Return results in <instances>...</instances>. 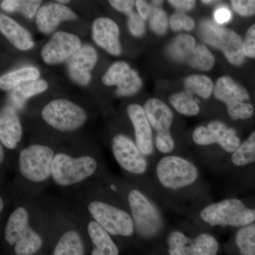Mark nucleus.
<instances>
[{
  "label": "nucleus",
  "mask_w": 255,
  "mask_h": 255,
  "mask_svg": "<svg viewBox=\"0 0 255 255\" xmlns=\"http://www.w3.org/2000/svg\"><path fill=\"white\" fill-rule=\"evenodd\" d=\"M82 48L80 38L65 31L55 32L41 50V57L48 65H57L70 59Z\"/></svg>",
  "instance_id": "obj_16"
},
{
  "label": "nucleus",
  "mask_w": 255,
  "mask_h": 255,
  "mask_svg": "<svg viewBox=\"0 0 255 255\" xmlns=\"http://www.w3.org/2000/svg\"><path fill=\"white\" fill-rule=\"evenodd\" d=\"M191 140L199 147L218 146L230 157L242 142L236 129L220 121H212L206 126L196 127L191 134Z\"/></svg>",
  "instance_id": "obj_13"
},
{
  "label": "nucleus",
  "mask_w": 255,
  "mask_h": 255,
  "mask_svg": "<svg viewBox=\"0 0 255 255\" xmlns=\"http://www.w3.org/2000/svg\"><path fill=\"white\" fill-rule=\"evenodd\" d=\"M218 176L228 195L255 194V130L241 142Z\"/></svg>",
  "instance_id": "obj_3"
},
{
  "label": "nucleus",
  "mask_w": 255,
  "mask_h": 255,
  "mask_svg": "<svg viewBox=\"0 0 255 255\" xmlns=\"http://www.w3.org/2000/svg\"><path fill=\"white\" fill-rule=\"evenodd\" d=\"M98 55L93 47L85 46L68 60V73L75 83L85 86L92 79L91 72L95 68Z\"/></svg>",
  "instance_id": "obj_17"
},
{
  "label": "nucleus",
  "mask_w": 255,
  "mask_h": 255,
  "mask_svg": "<svg viewBox=\"0 0 255 255\" xmlns=\"http://www.w3.org/2000/svg\"><path fill=\"white\" fill-rule=\"evenodd\" d=\"M112 152L117 163L127 173L142 177L147 174L148 163L135 142L124 134H117L112 141Z\"/></svg>",
  "instance_id": "obj_15"
},
{
  "label": "nucleus",
  "mask_w": 255,
  "mask_h": 255,
  "mask_svg": "<svg viewBox=\"0 0 255 255\" xmlns=\"http://www.w3.org/2000/svg\"><path fill=\"white\" fill-rule=\"evenodd\" d=\"M149 24L150 29L155 34L159 36L164 35L168 28V17L165 11L161 8L153 7L149 18Z\"/></svg>",
  "instance_id": "obj_35"
},
{
  "label": "nucleus",
  "mask_w": 255,
  "mask_h": 255,
  "mask_svg": "<svg viewBox=\"0 0 255 255\" xmlns=\"http://www.w3.org/2000/svg\"><path fill=\"white\" fill-rule=\"evenodd\" d=\"M87 231L92 241L91 255H119L117 245L110 234L95 221L89 223Z\"/></svg>",
  "instance_id": "obj_23"
},
{
  "label": "nucleus",
  "mask_w": 255,
  "mask_h": 255,
  "mask_svg": "<svg viewBox=\"0 0 255 255\" xmlns=\"http://www.w3.org/2000/svg\"><path fill=\"white\" fill-rule=\"evenodd\" d=\"M127 114L133 126L135 142L139 150L145 157L152 155L154 152L152 127L143 107L132 104L128 107Z\"/></svg>",
  "instance_id": "obj_18"
},
{
  "label": "nucleus",
  "mask_w": 255,
  "mask_h": 255,
  "mask_svg": "<svg viewBox=\"0 0 255 255\" xmlns=\"http://www.w3.org/2000/svg\"><path fill=\"white\" fill-rule=\"evenodd\" d=\"M187 218L191 224L204 231L214 228L239 229L255 221V194L213 201Z\"/></svg>",
  "instance_id": "obj_2"
},
{
  "label": "nucleus",
  "mask_w": 255,
  "mask_h": 255,
  "mask_svg": "<svg viewBox=\"0 0 255 255\" xmlns=\"http://www.w3.org/2000/svg\"><path fill=\"white\" fill-rule=\"evenodd\" d=\"M234 242L240 255H255V221L238 229Z\"/></svg>",
  "instance_id": "obj_28"
},
{
  "label": "nucleus",
  "mask_w": 255,
  "mask_h": 255,
  "mask_svg": "<svg viewBox=\"0 0 255 255\" xmlns=\"http://www.w3.org/2000/svg\"><path fill=\"white\" fill-rule=\"evenodd\" d=\"M168 2L180 12L190 11L196 5V1L194 0H169Z\"/></svg>",
  "instance_id": "obj_42"
},
{
  "label": "nucleus",
  "mask_w": 255,
  "mask_h": 255,
  "mask_svg": "<svg viewBox=\"0 0 255 255\" xmlns=\"http://www.w3.org/2000/svg\"><path fill=\"white\" fill-rule=\"evenodd\" d=\"M135 6H136L137 13L144 20L150 18L153 9L151 4H148L147 1L143 0H137L135 1Z\"/></svg>",
  "instance_id": "obj_43"
},
{
  "label": "nucleus",
  "mask_w": 255,
  "mask_h": 255,
  "mask_svg": "<svg viewBox=\"0 0 255 255\" xmlns=\"http://www.w3.org/2000/svg\"><path fill=\"white\" fill-rule=\"evenodd\" d=\"M54 151L46 145H31L18 156V169L25 179L41 183L51 177Z\"/></svg>",
  "instance_id": "obj_12"
},
{
  "label": "nucleus",
  "mask_w": 255,
  "mask_h": 255,
  "mask_svg": "<svg viewBox=\"0 0 255 255\" xmlns=\"http://www.w3.org/2000/svg\"><path fill=\"white\" fill-rule=\"evenodd\" d=\"M187 63L193 68L201 71H209L214 68L215 58L205 45L197 44Z\"/></svg>",
  "instance_id": "obj_32"
},
{
  "label": "nucleus",
  "mask_w": 255,
  "mask_h": 255,
  "mask_svg": "<svg viewBox=\"0 0 255 255\" xmlns=\"http://www.w3.org/2000/svg\"><path fill=\"white\" fill-rule=\"evenodd\" d=\"M40 75L38 69L33 67L20 69L2 75L0 78V88L2 90H14L26 82L38 80Z\"/></svg>",
  "instance_id": "obj_27"
},
{
  "label": "nucleus",
  "mask_w": 255,
  "mask_h": 255,
  "mask_svg": "<svg viewBox=\"0 0 255 255\" xmlns=\"http://www.w3.org/2000/svg\"><path fill=\"white\" fill-rule=\"evenodd\" d=\"M192 234L187 228L169 230L165 238L167 255H218L220 245L209 231L191 224Z\"/></svg>",
  "instance_id": "obj_5"
},
{
  "label": "nucleus",
  "mask_w": 255,
  "mask_h": 255,
  "mask_svg": "<svg viewBox=\"0 0 255 255\" xmlns=\"http://www.w3.org/2000/svg\"><path fill=\"white\" fill-rule=\"evenodd\" d=\"M186 90L207 100L214 90V82L209 77L204 75H192L184 80Z\"/></svg>",
  "instance_id": "obj_29"
},
{
  "label": "nucleus",
  "mask_w": 255,
  "mask_h": 255,
  "mask_svg": "<svg viewBox=\"0 0 255 255\" xmlns=\"http://www.w3.org/2000/svg\"><path fill=\"white\" fill-rule=\"evenodd\" d=\"M169 25L172 31L178 32L184 30L191 31L195 27V22L191 16L183 12L174 13L169 18Z\"/></svg>",
  "instance_id": "obj_36"
},
{
  "label": "nucleus",
  "mask_w": 255,
  "mask_h": 255,
  "mask_svg": "<svg viewBox=\"0 0 255 255\" xmlns=\"http://www.w3.org/2000/svg\"><path fill=\"white\" fill-rule=\"evenodd\" d=\"M0 153H1V155H0V161H1V163H2L4 157V149H3L2 144H1V145H0Z\"/></svg>",
  "instance_id": "obj_45"
},
{
  "label": "nucleus",
  "mask_w": 255,
  "mask_h": 255,
  "mask_svg": "<svg viewBox=\"0 0 255 255\" xmlns=\"http://www.w3.org/2000/svg\"><path fill=\"white\" fill-rule=\"evenodd\" d=\"M243 53L246 58L255 59V23L248 28L245 35Z\"/></svg>",
  "instance_id": "obj_39"
},
{
  "label": "nucleus",
  "mask_w": 255,
  "mask_h": 255,
  "mask_svg": "<svg viewBox=\"0 0 255 255\" xmlns=\"http://www.w3.org/2000/svg\"><path fill=\"white\" fill-rule=\"evenodd\" d=\"M97 169V161L91 156L73 157L60 152L53 159L51 177L60 187H68L92 177Z\"/></svg>",
  "instance_id": "obj_8"
},
{
  "label": "nucleus",
  "mask_w": 255,
  "mask_h": 255,
  "mask_svg": "<svg viewBox=\"0 0 255 255\" xmlns=\"http://www.w3.org/2000/svg\"><path fill=\"white\" fill-rule=\"evenodd\" d=\"M89 212L94 221L110 236L130 238L135 234V226L130 213L103 201H92Z\"/></svg>",
  "instance_id": "obj_11"
},
{
  "label": "nucleus",
  "mask_w": 255,
  "mask_h": 255,
  "mask_svg": "<svg viewBox=\"0 0 255 255\" xmlns=\"http://www.w3.org/2000/svg\"><path fill=\"white\" fill-rule=\"evenodd\" d=\"M42 118L53 128L62 132L73 131L85 123V111L68 100L50 102L43 109Z\"/></svg>",
  "instance_id": "obj_14"
},
{
  "label": "nucleus",
  "mask_w": 255,
  "mask_h": 255,
  "mask_svg": "<svg viewBox=\"0 0 255 255\" xmlns=\"http://www.w3.org/2000/svg\"><path fill=\"white\" fill-rule=\"evenodd\" d=\"M169 100L175 110L183 115L193 117L198 115L200 112V107L192 94L187 90L173 94L169 97Z\"/></svg>",
  "instance_id": "obj_30"
},
{
  "label": "nucleus",
  "mask_w": 255,
  "mask_h": 255,
  "mask_svg": "<svg viewBox=\"0 0 255 255\" xmlns=\"http://www.w3.org/2000/svg\"><path fill=\"white\" fill-rule=\"evenodd\" d=\"M144 110L151 127L156 131L155 143L161 153L169 155L176 147L172 133L174 116L172 110L162 101L151 98L146 101Z\"/></svg>",
  "instance_id": "obj_10"
},
{
  "label": "nucleus",
  "mask_w": 255,
  "mask_h": 255,
  "mask_svg": "<svg viewBox=\"0 0 255 255\" xmlns=\"http://www.w3.org/2000/svg\"><path fill=\"white\" fill-rule=\"evenodd\" d=\"M154 176L159 197L175 212L189 217L214 201L200 169L182 156L167 155L159 159Z\"/></svg>",
  "instance_id": "obj_1"
},
{
  "label": "nucleus",
  "mask_w": 255,
  "mask_h": 255,
  "mask_svg": "<svg viewBox=\"0 0 255 255\" xmlns=\"http://www.w3.org/2000/svg\"><path fill=\"white\" fill-rule=\"evenodd\" d=\"M22 137V127L14 107L5 106L0 113V140L6 148L13 150Z\"/></svg>",
  "instance_id": "obj_21"
},
{
  "label": "nucleus",
  "mask_w": 255,
  "mask_h": 255,
  "mask_svg": "<svg viewBox=\"0 0 255 255\" xmlns=\"http://www.w3.org/2000/svg\"><path fill=\"white\" fill-rule=\"evenodd\" d=\"M92 38L97 46L114 56L122 53L120 31L114 20L107 17L96 18L92 23Z\"/></svg>",
  "instance_id": "obj_19"
},
{
  "label": "nucleus",
  "mask_w": 255,
  "mask_h": 255,
  "mask_svg": "<svg viewBox=\"0 0 255 255\" xmlns=\"http://www.w3.org/2000/svg\"><path fill=\"white\" fill-rule=\"evenodd\" d=\"M127 203L139 238L145 241L165 239L168 228L160 208L150 196L140 189L132 188L128 193Z\"/></svg>",
  "instance_id": "obj_4"
},
{
  "label": "nucleus",
  "mask_w": 255,
  "mask_h": 255,
  "mask_svg": "<svg viewBox=\"0 0 255 255\" xmlns=\"http://www.w3.org/2000/svg\"><path fill=\"white\" fill-rule=\"evenodd\" d=\"M4 239L16 255H36L43 246L41 236L30 226L27 210L22 206L15 209L8 218Z\"/></svg>",
  "instance_id": "obj_6"
},
{
  "label": "nucleus",
  "mask_w": 255,
  "mask_h": 255,
  "mask_svg": "<svg viewBox=\"0 0 255 255\" xmlns=\"http://www.w3.org/2000/svg\"><path fill=\"white\" fill-rule=\"evenodd\" d=\"M0 31L17 49L27 50L34 46L29 32L6 15H0Z\"/></svg>",
  "instance_id": "obj_22"
},
{
  "label": "nucleus",
  "mask_w": 255,
  "mask_h": 255,
  "mask_svg": "<svg viewBox=\"0 0 255 255\" xmlns=\"http://www.w3.org/2000/svg\"><path fill=\"white\" fill-rule=\"evenodd\" d=\"M128 18V28L132 36L141 37L145 33V26L143 19L138 13L133 12Z\"/></svg>",
  "instance_id": "obj_37"
},
{
  "label": "nucleus",
  "mask_w": 255,
  "mask_h": 255,
  "mask_svg": "<svg viewBox=\"0 0 255 255\" xmlns=\"http://www.w3.org/2000/svg\"><path fill=\"white\" fill-rule=\"evenodd\" d=\"M233 9L242 16H251L255 14V0H232Z\"/></svg>",
  "instance_id": "obj_38"
},
{
  "label": "nucleus",
  "mask_w": 255,
  "mask_h": 255,
  "mask_svg": "<svg viewBox=\"0 0 255 255\" xmlns=\"http://www.w3.org/2000/svg\"></svg>",
  "instance_id": "obj_49"
},
{
  "label": "nucleus",
  "mask_w": 255,
  "mask_h": 255,
  "mask_svg": "<svg viewBox=\"0 0 255 255\" xmlns=\"http://www.w3.org/2000/svg\"><path fill=\"white\" fill-rule=\"evenodd\" d=\"M41 2L38 0H3L0 6L6 12H20L32 18L38 13Z\"/></svg>",
  "instance_id": "obj_31"
},
{
  "label": "nucleus",
  "mask_w": 255,
  "mask_h": 255,
  "mask_svg": "<svg viewBox=\"0 0 255 255\" xmlns=\"http://www.w3.org/2000/svg\"><path fill=\"white\" fill-rule=\"evenodd\" d=\"M130 69V65L127 62H116L102 77V83L106 86H114V85H118L119 82Z\"/></svg>",
  "instance_id": "obj_34"
},
{
  "label": "nucleus",
  "mask_w": 255,
  "mask_h": 255,
  "mask_svg": "<svg viewBox=\"0 0 255 255\" xmlns=\"http://www.w3.org/2000/svg\"><path fill=\"white\" fill-rule=\"evenodd\" d=\"M142 85V80L139 74L130 68L117 85L116 94L122 97L135 95L140 90Z\"/></svg>",
  "instance_id": "obj_33"
},
{
  "label": "nucleus",
  "mask_w": 255,
  "mask_h": 255,
  "mask_svg": "<svg viewBox=\"0 0 255 255\" xmlns=\"http://www.w3.org/2000/svg\"><path fill=\"white\" fill-rule=\"evenodd\" d=\"M48 87V82L43 80L26 82L12 90L10 100L16 109L21 110L28 99L46 91Z\"/></svg>",
  "instance_id": "obj_26"
},
{
  "label": "nucleus",
  "mask_w": 255,
  "mask_h": 255,
  "mask_svg": "<svg viewBox=\"0 0 255 255\" xmlns=\"http://www.w3.org/2000/svg\"><path fill=\"white\" fill-rule=\"evenodd\" d=\"M57 2L64 5L67 4V3L70 2V1H66V0H58V1H57Z\"/></svg>",
  "instance_id": "obj_48"
},
{
  "label": "nucleus",
  "mask_w": 255,
  "mask_h": 255,
  "mask_svg": "<svg viewBox=\"0 0 255 255\" xmlns=\"http://www.w3.org/2000/svg\"><path fill=\"white\" fill-rule=\"evenodd\" d=\"M199 33L203 41L221 50L233 65L241 66L246 62V57L243 53V40L236 32L206 18L199 24Z\"/></svg>",
  "instance_id": "obj_7"
},
{
  "label": "nucleus",
  "mask_w": 255,
  "mask_h": 255,
  "mask_svg": "<svg viewBox=\"0 0 255 255\" xmlns=\"http://www.w3.org/2000/svg\"><path fill=\"white\" fill-rule=\"evenodd\" d=\"M201 2L204 3V4H214V3L218 2V1H201Z\"/></svg>",
  "instance_id": "obj_47"
},
{
  "label": "nucleus",
  "mask_w": 255,
  "mask_h": 255,
  "mask_svg": "<svg viewBox=\"0 0 255 255\" xmlns=\"http://www.w3.org/2000/svg\"><path fill=\"white\" fill-rule=\"evenodd\" d=\"M163 3V1H157V0H155V1H151V5H152L153 7L155 8H160L159 6H162Z\"/></svg>",
  "instance_id": "obj_44"
},
{
  "label": "nucleus",
  "mask_w": 255,
  "mask_h": 255,
  "mask_svg": "<svg viewBox=\"0 0 255 255\" xmlns=\"http://www.w3.org/2000/svg\"><path fill=\"white\" fill-rule=\"evenodd\" d=\"M197 44L195 38L189 34L178 35L169 45L167 53L174 61L178 63H187Z\"/></svg>",
  "instance_id": "obj_25"
},
{
  "label": "nucleus",
  "mask_w": 255,
  "mask_h": 255,
  "mask_svg": "<svg viewBox=\"0 0 255 255\" xmlns=\"http://www.w3.org/2000/svg\"><path fill=\"white\" fill-rule=\"evenodd\" d=\"M110 4L117 11L129 16L133 12L132 8L135 4V1H132V0H111Z\"/></svg>",
  "instance_id": "obj_40"
},
{
  "label": "nucleus",
  "mask_w": 255,
  "mask_h": 255,
  "mask_svg": "<svg viewBox=\"0 0 255 255\" xmlns=\"http://www.w3.org/2000/svg\"><path fill=\"white\" fill-rule=\"evenodd\" d=\"M4 201H3L2 198L1 197V199H0V211L1 212H2L3 210H4Z\"/></svg>",
  "instance_id": "obj_46"
},
{
  "label": "nucleus",
  "mask_w": 255,
  "mask_h": 255,
  "mask_svg": "<svg viewBox=\"0 0 255 255\" xmlns=\"http://www.w3.org/2000/svg\"><path fill=\"white\" fill-rule=\"evenodd\" d=\"M214 93L217 100L227 106L228 115L232 120H248L254 115L255 109L250 103L249 92L231 77L218 79Z\"/></svg>",
  "instance_id": "obj_9"
},
{
  "label": "nucleus",
  "mask_w": 255,
  "mask_h": 255,
  "mask_svg": "<svg viewBox=\"0 0 255 255\" xmlns=\"http://www.w3.org/2000/svg\"><path fill=\"white\" fill-rule=\"evenodd\" d=\"M78 16L73 10L59 3H49L41 6L36 14L37 28L44 34L55 31L60 23L76 19Z\"/></svg>",
  "instance_id": "obj_20"
},
{
  "label": "nucleus",
  "mask_w": 255,
  "mask_h": 255,
  "mask_svg": "<svg viewBox=\"0 0 255 255\" xmlns=\"http://www.w3.org/2000/svg\"><path fill=\"white\" fill-rule=\"evenodd\" d=\"M232 16L231 10L224 6H219L214 12L215 22L218 24H223L228 22L232 18Z\"/></svg>",
  "instance_id": "obj_41"
},
{
  "label": "nucleus",
  "mask_w": 255,
  "mask_h": 255,
  "mask_svg": "<svg viewBox=\"0 0 255 255\" xmlns=\"http://www.w3.org/2000/svg\"><path fill=\"white\" fill-rule=\"evenodd\" d=\"M52 255H85V247L78 231L70 230L62 235L53 248Z\"/></svg>",
  "instance_id": "obj_24"
}]
</instances>
